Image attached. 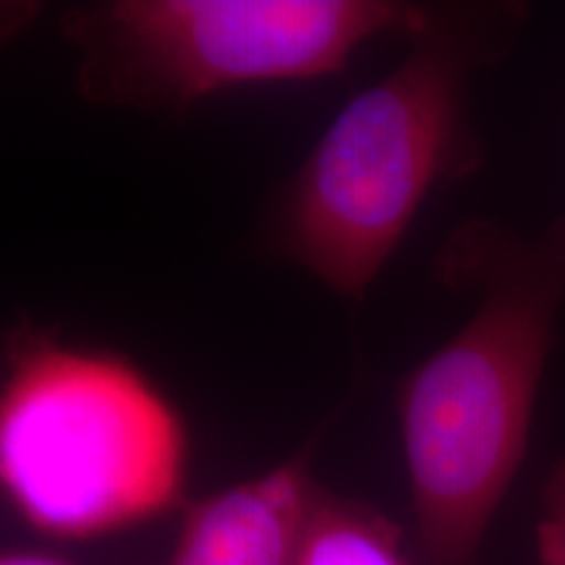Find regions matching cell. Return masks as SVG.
Masks as SVG:
<instances>
[{
    "label": "cell",
    "mask_w": 565,
    "mask_h": 565,
    "mask_svg": "<svg viewBox=\"0 0 565 565\" xmlns=\"http://www.w3.org/2000/svg\"><path fill=\"white\" fill-rule=\"evenodd\" d=\"M475 315L398 391L412 550L419 565H482V542L524 463L565 299V221L536 242L471 225L450 244Z\"/></svg>",
    "instance_id": "obj_1"
},
{
    "label": "cell",
    "mask_w": 565,
    "mask_h": 565,
    "mask_svg": "<svg viewBox=\"0 0 565 565\" xmlns=\"http://www.w3.org/2000/svg\"><path fill=\"white\" fill-rule=\"evenodd\" d=\"M183 419L137 366L21 333L0 383V498L51 540H100L181 503Z\"/></svg>",
    "instance_id": "obj_2"
},
{
    "label": "cell",
    "mask_w": 565,
    "mask_h": 565,
    "mask_svg": "<svg viewBox=\"0 0 565 565\" xmlns=\"http://www.w3.org/2000/svg\"><path fill=\"white\" fill-rule=\"evenodd\" d=\"M380 82L351 97L286 189V257L345 299H362L429 192L469 173L479 147L466 113L477 47L437 17Z\"/></svg>",
    "instance_id": "obj_3"
},
{
    "label": "cell",
    "mask_w": 565,
    "mask_h": 565,
    "mask_svg": "<svg viewBox=\"0 0 565 565\" xmlns=\"http://www.w3.org/2000/svg\"><path fill=\"white\" fill-rule=\"evenodd\" d=\"M433 17L391 0H108L66 13L63 30L92 100L183 113L225 89L330 76Z\"/></svg>",
    "instance_id": "obj_4"
},
{
    "label": "cell",
    "mask_w": 565,
    "mask_h": 565,
    "mask_svg": "<svg viewBox=\"0 0 565 565\" xmlns=\"http://www.w3.org/2000/svg\"><path fill=\"white\" fill-rule=\"evenodd\" d=\"M315 490L299 454L210 494L183 515L168 565H294Z\"/></svg>",
    "instance_id": "obj_5"
},
{
    "label": "cell",
    "mask_w": 565,
    "mask_h": 565,
    "mask_svg": "<svg viewBox=\"0 0 565 565\" xmlns=\"http://www.w3.org/2000/svg\"><path fill=\"white\" fill-rule=\"evenodd\" d=\"M294 565H419L412 540L383 511L317 487Z\"/></svg>",
    "instance_id": "obj_6"
},
{
    "label": "cell",
    "mask_w": 565,
    "mask_h": 565,
    "mask_svg": "<svg viewBox=\"0 0 565 565\" xmlns=\"http://www.w3.org/2000/svg\"><path fill=\"white\" fill-rule=\"evenodd\" d=\"M536 555L542 565H565V458L550 471L536 521Z\"/></svg>",
    "instance_id": "obj_7"
},
{
    "label": "cell",
    "mask_w": 565,
    "mask_h": 565,
    "mask_svg": "<svg viewBox=\"0 0 565 565\" xmlns=\"http://www.w3.org/2000/svg\"><path fill=\"white\" fill-rule=\"evenodd\" d=\"M0 565H68V563L45 553H32V550H0Z\"/></svg>",
    "instance_id": "obj_8"
}]
</instances>
